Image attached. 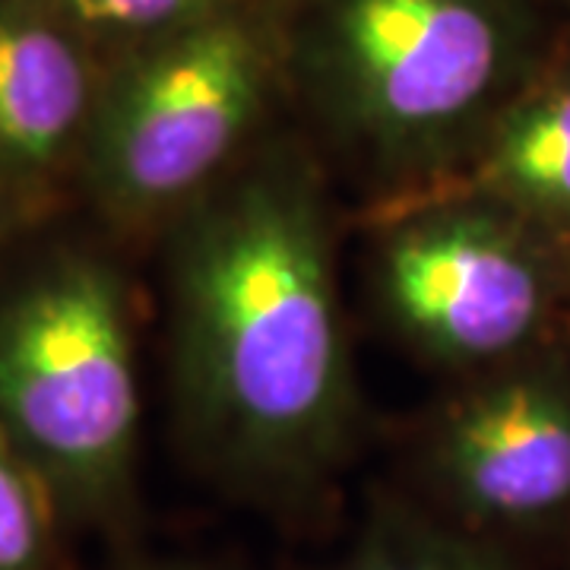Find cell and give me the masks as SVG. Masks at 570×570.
<instances>
[{
  "mask_svg": "<svg viewBox=\"0 0 570 570\" xmlns=\"http://www.w3.org/2000/svg\"><path fill=\"white\" fill-rule=\"evenodd\" d=\"M171 355L190 444L232 485L305 491L343 456L355 412L326 197L269 149L181 209Z\"/></svg>",
  "mask_w": 570,
  "mask_h": 570,
  "instance_id": "1",
  "label": "cell"
},
{
  "mask_svg": "<svg viewBox=\"0 0 570 570\" xmlns=\"http://www.w3.org/2000/svg\"><path fill=\"white\" fill-rule=\"evenodd\" d=\"M317 73L377 171L441 175L551 55L532 0H324Z\"/></svg>",
  "mask_w": 570,
  "mask_h": 570,
  "instance_id": "2",
  "label": "cell"
},
{
  "mask_svg": "<svg viewBox=\"0 0 570 570\" xmlns=\"http://www.w3.org/2000/svg\"><path fill=\"white\" fill-rule=\"evenodd\" d=\"M121 276L89 254L45 264L0 311V428L55 504L105 520L127 504L140 438Z\"/></svg>",
  "mask_w": 570,
  "mask_h": 570,
  "instance_id": "3",
  "label": "cell"
},
{
  "mask_svg": "<svg viewBox=\"0 0 570 570\" xmlns=\"http://www.w3.org/2000/svg\"><path fill=\"white\" fill-rule=\"evenodd\" d=\"M264 86L257 32L219 10L146 39L99 86L82 140L99 206L121 223L187 209L228 175Z\"/></svg>",
  "mask_w": 570,
  "mask_h": 570,
  "instance_id": "4",
  "label": "cell"
},
{
  "mask_svg": "<svg viewBox=\"0 0 570 570\" xmlns=\"http://www.w3.org/2000/svg\"><path fill=\"white\" fill-rule=\"evenodd\" d=\"M381 302L431 362L508 365L570 340V250L498 206L428 194L381 245Z\"/></svg>",
  "mask_w": 570,
  "mask_h": 570,
  "instance_id": "5",
  "label": "cell"
},
{
  "mask_svg": "<svg viewBox=\"0 0 570 570\" xmlns=\"http://www.w3.org/2000/svg\"><path fill=\"white\" fill-rule=\"evenodd\" d=\"M428 466L472 532L570 539V340L479 371L431 434Z\"/></svg>",
  "mask_w": 570,
  "mask_h": 570,
  "instance_id": "6",
  "label": "cell"
},
{
  "mask_svg": "<svg viewBox=\"0 0 570 570\" xmlns=\"http://www.w3.org/2000/svg\"><path fill=\"white\" fill-rule=\"evenodd\" d=\"M55 0H0V190L48 178L82 146L99 86Z\"/></svg>",
  "mask_w": 570,
  "mask_h": 570,
  "instance_id": "7",
  "label": "cell"
},
{
  "mask_svg": "<svg viewBox=\"0 0 570 570\" xmlns=\"http://www.w3.org/2000/svg\"><path fill=\"white\" fill-rule=\"evenodd\" d=\"M444 181L434 194L498 206L570 250L568 48L551 51L472 142L466 168H450Z\"/></svg>",
  "mask_w": 570,
  "mask_h": 570,
  "instance_id": "8",
  "label": "cell"
},
{
  "mask_svg": "<svg viewBox=\"0 0 570 570\" xmlns=\"http://www.w3.org/2000/svg\"><path fill=\"white\" fill-rule=\"evenodd\" d=\"M333 570H523L504 542L460 532L406 510L371 520L355 549Z\"/></svg>",
  "mask_w": 570,
  "mask_h": 570,
  "instance_id": "9",
  "label": "cell"
},
{
  "mask_svg": "<svg viewBox=\"0 0 570 570\" xmlns=\"http://www.w3.org/2000/svg\"><path fill=\"white\" fill-rule=\"evenodd\" d=\"M48 485L0 428V570H51Z\"/></svg>",
  "mask_w": 570,
  "mask_h": 570,
  "instance_id": "10",
  "label": "cell"
},
{
  "mask_svg": "<svg viewBox=\"0 0 570 570\" xmlns=\"http://www.w3.org/2000/svg\"><path fill=\"white\" fill-rule=\"evenodd\" d=\"M80 32L156 39L216 13L219 0H55Z\"/></svg>",
  "mask_w": 570,
  "mask_h": 570,
  "instance_id": "11",
  "label": "cell"
},
{
  "mask_svg": "<svg viewBox=\"0 0 570 570\" xmlns=\"http://www.w3.org/2000/svg\"><path fill=\"white\" fill-rule=\"evenodd\" d=\"M130 570H219L209 564H194V561H156V564H137Z\"/></svg>",
  "mask_w": 570,
  "mask_h": 570,
  "instance_id": "12",
  "label": "cell"
},
{
  "mask_svg": "<svg viewBox=\"0 0 570 570\" xmlns=\"http://www.w3.org/2000/svg\"><path fill=\"white\" fill-rule=\"evenodd\" d=\"M0 200H3V190H0ZM0 225H3V216H0Z\"/></svg>",
  "mask_w": 570,
  "mask_h": 570,
  "instance_id": "13",
  "label": "cell"
},
{
  "mask_svg": "<svg viewBox=\"0 0 570 570\" xmlns=\"http://www.w3.org/2000/svg\"><path fill=\"white\" fill-rule=\"evenodd\" d=\"M561 3H564V7H570V0H561Z\"/></svg>",
  "mask_w": 570,
  "mask_h": 570,
  "instance_id": "14",
  "label": "cell"
}]
</instances>
